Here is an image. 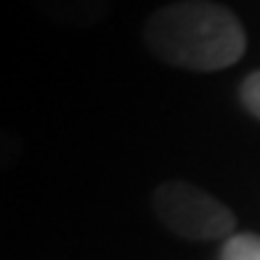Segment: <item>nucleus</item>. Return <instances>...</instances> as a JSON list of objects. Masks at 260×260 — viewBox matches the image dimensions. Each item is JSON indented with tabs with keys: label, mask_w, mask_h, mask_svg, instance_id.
<instances>
[{
	"label": "nucleus",
	"mask_w": 260,
	"mask_h": 260,
	"mask_svg": "<svg viewBox=\"0 0 260 260\" xmlns=\"http://www.w3.org/2000/svg\"><path fill=\"white\" fill-rule=\"evenodd\" d=\"M38 14L56 27L90 29L112 14L114 0H29Z\"/></svg>",
	"instance_id": "7ed1b4c3"
},
{
	"label": "nucleus",
	"mask_w": 260,
	"mask_h": 260,
	"mask_svg": "<svg viewBox=\"0 0 260 260\" xmlns=\"http://www.w3.org/2000/svg\"><path fill=\"white\" fill-rule=\"evenodd\" d=\"M144 45L159 61L188 72H218L244 56L247 35L231 8L215 0H173L144 21Z\"/></svg>",
	"instance_id": "f257e3e1"
},
{
	"label": "nucleus",
	"mask_w": 260,
	"mask_h": 260,
	"mask_svg": "<svg viewBox=\"0 0 260 260\" xmlns=\"http://www.w3.org/2000/svg\"><path fill=\"white\" fill-rule=\"evenodd\" d=\"M151 210L159 226L188 242L223 239L236 229L231 207L205 188L181 178L162 181L151 191Z\"/></svg>",
	"instance_id": "f03ea898"
},
{
	"label": "nucleus",
	"mask_w": 260,
	"mask_h": 260,
	"mask_svg": "<svg viewBox=\"0 0 260 260\" xmlns=\"http://www.w3.org/2000/svg\"><path fill=\"white\" fill-rule=\"evenodd\" d=\"M220 260H260V236L257 234H236L223 244Z\"/></svg>",
	"instance_id": "39448f33"
},
{
	"label": "nucleus",
	"mask_w": 260,
	"mask_h": 260,
	"mask_svg": "<svg viewBox=\"0 0 260 260\" xmlns=\"http://www.w3.org/2000/svg\"><path fill=\"white\" fill-rule=\"evenodd\" d=\"M239 99H242V104L247 106V112L260 120V69H257V72H252L250 77L242 82Z\"/></svg>",
	"instance_id": "423d86ee"
},
{
	"label": "nucleus",
	"mask_w": 260,
	"mask_h": 260,
	"mask_svg": "<svg viewBox=\"0 0 260 260\" xmlns=\"http://www.w3.org/2000/svg\"><path fill=\"white\" fill-rule=\"evenodd\" d=\"M24 138H21L14 127H8L0 122V173L11 170L14 165L21 162V157H24Z\"/></svg>",
	"instance_id": "20e7f679"
}]
</instances>
